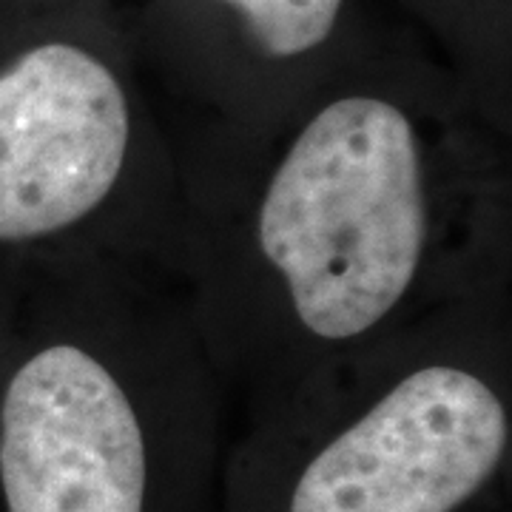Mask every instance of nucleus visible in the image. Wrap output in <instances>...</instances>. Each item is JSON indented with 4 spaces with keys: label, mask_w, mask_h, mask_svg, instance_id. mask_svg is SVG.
Returning <instances> with one entry per match:
<instances>
[{
    "label": "nucleus",
    "mask_w": 512,
    "mask_h": 512,
    "mask_svg": "<svg viewBox=\"0 0 512 512\" xmlns=\"http://www.w3.org/2000/svg\"><path fill=\"white\" fill-rule=\"evenodd\" d=\"M205 94L225 114L222 131L259 137L308 106L330 83L322 63L345 29L348 0H188Z\"/></svg>",
    "instance_id": "5"
},
{
    "label": "nucleus",
    "mask_w": 512,
    "mask_h": 512,
    "mask_svg": "<svg viewBox=\"0 0 512 512\" xmlns=\"http://www.w3.org/2000/svg\"><path fill=\"white\" fill-rule=\"evenodd\" d=\"M510 456L501 282L248 410L220 512H498Z\"/></svg>",
    "instance_id": "3"
},
{
    "label": "nucleus",
    "mask_w": 512,
    "mask_h": 512,
    "mask_svg": "<svg viewBox=\"0 0 512 512\" xmlns=\"http://www.w3.org/2000/svg\"><path fill=\"white\" fill-rule=\"evenodd\" d=\"M476 106L339 80L268 134L180 154V291L254 410L470 293L510 282V151Z\"/></svg>",
    "instance_id": "1"
},
{
    "label": "nucleus",
    "mask_w": 512,
    "mask_h": 512,
    "mask_svg": "<svg viewBox=\"0 0 512 512\" xmlns=\"http://www.w3.org/2000/svg\"><path fill=\"white\" fill-rule=\"evenodd\" d=\"M35 29L0 57V248L117 259L180 282V154L97 23Z\"/></svg>",
    "instance_id": "4"
},
{
    "label": "nucleus",
    "mask_w": 512,
    "mask_h": 512,
    "mask_svg": "<svg viewBox=\"0 0 512 512\" xmlns=\"http://www.w3.org/2000/svg\"><path fill=\"white\" fill-rule=\"evenodd\" d=\"M23 37H26V35H23ZM9 49H12V46H9ZM9 49H3V9H0V57L6 55Z\"/></svg>",
    "instance_id": "6"
},
{
    "label": "nucleus",
    "mask_w": 512,
    "mask_h": 512,
    "mask_svg": "<svg viewBox=\"0 0 512 512\" xmlns=\"http://www.w3.org/2000/svg\"><path fill=\"white\" fill-rule=\"evenodd\" d=\"M0 373V512H220L228 393L180 285L37 259Z\"/></svg>",
    "instance_id": "2"
}]
</instances>
